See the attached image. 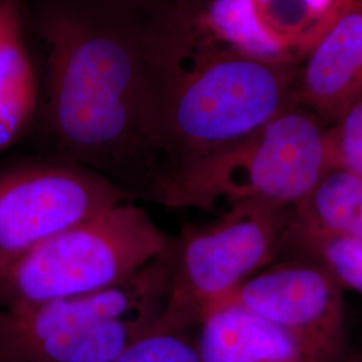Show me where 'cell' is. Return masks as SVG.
I'll return each instance as SVG.
<instances>
[{
    "mask_svg": "<svg viewBox=\"0 0 362 362\" xmlns=\"http://www.w3.org/2000/svg\"><path fill=\"white\" fill-rule=\"evenodd\" d=\"M348 362H362V353L361 354H358V356H354V357L350 358Z\"/></svg>",
    "mask_w": 362,
    "mask_h": 362,
    "instance_id": "obj_20",
    "label": "cell"
},
{
    "mask_svg": "<svg viewBox=\"0 0 362 362\" xmlns=\"http://www.w3.org/2000/svg\"><path fill=\"white\" fill-rule=\"evenodd\" d=\"M330 169H344L362 179V98L325 132Z\"/></svg>",
    "mask_w": 362,
    "mask_h": 362,
    "instance_id": "obj_17",
    "label": "cell"
},
{
    "mask_svg": "<svg viewBox=\"0 0 362 362\" xmlns=\"http://www.w3.org/2000/svg\"><path fill=\"white\" fill-rule=\"evenodd\" d=\"M113 362H200V357L189 330H177L141 337Z\"/></svg>",
    "mask_w": 362,
    "mask_h": 362,
    "instance_id": "obj_16",
    "label": "cell"
},
{
    "mask_svg": "<svg viewBox=\"0 0 362 362\" xmlns=\"http://www.w3.org/2000/svg\"><path fill=\"white\" fill-rule=\"evenodd\" d=\"M128 200L103 175L58 158L0 172V272L55 235Z\"/></svg>",
    "mask_w": 362,
    "mask_h": 362,
    "instance_id": "obj_7",
    "label": "cell"
},
{
    "mask_svg": "<svg viewBox=\"0 0 362 362\" xmlns=\"http://www.w3.org/2000/svg\"><path fill=\"white\" fill-rule=\"evenodd\" d=\"M168 279L165 250L127 282L103 291L0 306V360L113 362L152 333L165 305Z\"/></svg>",
    "mask_w": 362,
    "mask_h": 362,
    "instance_id": "obj_4",
    "label": "cell"
},
{
    "mask_svg": "<svg viewBox=\"0 0 362 362\" xmlns=\"http://www.w3.org/2000/svg\"><path fill=\"white\" fill-rule=\"evenodd\" d=\"M0 362H3V361H1V360H0Z\"/></svg>",
    "mask_w": 362,
    "mask_h": 362,
    "instance_id": "obj_23",
    "label": "cell"
},
{
    "mask_svg": "<svg viewBox=\"0 0 362 362\" xmlns=\"http://www.w3.org/2000/svg\"><path fill=\"white\" fill-rule=\"evenodd\" d=\"M362 98V7L350 0L310 50L293 101L338 121Z\"/></svg>",
    "mask_w": 362,
    "mask_h": 362,
    "instance_id": "obj_9",
    "label": "cell"
},
{
    "mask_svg": "<svg viewBox=\"0 0 362 362\" xmlns=\"http://www.w3.org/2000/svg\"><path fill=\"white\" fill-rule=\"evenodd\" d=\"M45 128L58 160L90 169L132 200L156 202L149 33L74 7L45 11Z\"/></svg>",
    "mask_w": 362,
    "mask_h": 362,
    "instance_id": "obj_1",
    "label": "cell"
},
{
    "mask_svg": "<svg viewBox=\"0 0 362 362\" xmlns=\"http://www.w3.org/2000/svg\"><path fill=\"white\" fill-rule=\"evenodd\" d=\"M119 1H124V3H125V1H133V0H119ZM134 1H136V0H134Z\"/></svg>",
    "mask_w": 362,
    "mask_h": 362,
    "instance_id": "obj_22",
    "label": "cell"
},
{
    "mask_svg": "<svg viewBox=\"0 0 362 362\" xmlns=\"http://www.w3.org/2000/svg\"><path fill=\"white\" fill-rule=\"evenodd\" d=\"M133 200L55 235L0 272V306L88 296L127 282L169 245Z\"/></svg>",
    "mask_w": 362,
    "mask_h": 362,
    "instance_id": "obj_5",
    "label": "cell"
},
{
    "mask_svg": "<svg viewBox=\"0 0 362 362\" xmlns=\"http://www.w3.org/2000/svg\"><path fill=\"white\" fill-rule=\"evenodd\" d=\"M204 34L250 55L288 62L290 50L259 21L254 0H209L191 18Z\"/></svg>",
    "mask_w": 362,
    "mask_h": 362,
    "instance_id": "obj_13",
    "label": "cell"
},
{
    "mask_svg": "<svg viewBox=\"0 0 362 362\" xmlns=\"http://www.w3.org/2000/svg\"><path fill=\"white\" fill-rule=\"evenodd\" d=\"M350 235L362 238V196L361 199H360L357 211H356V216H354V220H353L351 228H350Z\"/></svg>",
    "mask_w": 362,
    "mask_h": 362,
    "instance_id": "obj_19",
    "label": "cell"
},
{
    "mask_svg": "<svg viewBox=\"0 0 362 362\" xmlns=\"http://www.w3.org/2000/svg\"><path fill=\"white\" fill-rule=\"evenodd\" d=\"M221 302L236 303L281 327L321 362L342 360V297L322 266H275L251 276Z\"/></svg>",
    "mask_w": 362,
    "mask_h": 362,
    "instance_id": "obj_8",
    "label": "cell"
},
{
    "mask_svg": "<svg viewBox=\"0 0 362 362\" xmlns=\"http://www.w3.org/2000/svg\"><path fill=\"white\" fill-rule=\"evenodd\" d=\"M329 169L324 130L288 109L242 141L176 169L156 203L218 215L242 204L293 208Z\"/></svg>",
    "mask_w": 362,
    "mask_h": 362,
    "instance_id": "obj_3",
    "label": "cell"
},
{
    "mask_svg": "<svg viewBox=\"0 0 362 362\" xmlns=\"http://www.w3.org/2000/svg\"><path fill=\"white\" fill-rule=\"evenodd\" d=\"M299 248L318 259L338 284L362 294V238L350 233L327 235Z\"/></svg>",
    "mask_w": 362,
    "mask_h": 362,
    "instance_id": "obj_15",
    "label": "cell"
},
{
    "mask_svg": "<svg viewBox=\"0 0 362 362\" xmlns=\"http://www.w3.org/2000/svg\"><path fill=\"white\" fill-rule=\"evenodd\" d=\"M168 13L194 18L206 7L209 0H168Z\"/></svg>",
    "mask_w": 362,
    "mask_h": 362,
    "instance_id": "obj_18",
    "label": "cell"
},
{
    "mask_svg": "<svg viewBox=\"0 0 362 362\" xmlns=\"http://www.w3.org/2000/svg\"><path fill=\"white\" fill-rule=\"evenodd\" d=\"M361 196V177L344 169H329L294 207L287 242L300 247L327 235L350 233Z\"/></svg>",
    "mask_w": 362,
    "mask_h": 362,
    "instance_id": "obj_12",
    "label": "cell"
},
{
    "mask_svg": "<svg viewBox=\"0 0 362 362\" xmlns=\"http://www.w3.org/2000/svg\"><path fill=\"white\" fill-rule=\"evenodd\" d=\"M356 1H357V3H358V4L362 7V0H356Z\"/></svg>",
    "mask_w": 362,
    "mask_h": 362,
    "instance_id": "obj_21",
    "label": "cell"
},
{
    "mask_svg": "<svg viewBox=\"0 0 362 362\" xmlns=\"http://www.w3.org/2000/svg\"><path fill=\"white\" fill-rule=\"evenodd\" d=\"M294 207L235 206L211 224L170 236L167 299L155 332L189 330L285 247Z\"/></svg>",
    "mask_w": 362,
    "mask_h": 362,
    "instance_id": "obj_6",
    "label": "cell"
},
{
    "mask_svg": "<svg viewBox=\"0 0 362 362\" xmlns=\"http://www.w3.org/2000/svg\"><path fill=\"white\" fill-rule=\"evenodd\" d=\"M38 110V78L26 39V0H0V153L21 140Z\"/></svg>",
    "mask_w": 362,
    "mask_h": 362,
    "instance_id": "obj_11",
    "label": "cell"
},
{
    "mask_svg": "<svg viewBox=\"0 0 362 362\" xmlns=\"http://www.w3.org/2000/svg\"><path fill=\"white\" fill-rule=\"evenodd\" d=\"M197 329L200 362H321L285 330L233 302L211 308Z\"/></svg>",
    "mask_w": 362,
    "mask_h": 362,
    "instance_id": "obj_10",
    "label": "cell"
},
{
    "mask_svg": "<svg viewBox=\"0 0 362 362\" xmlns=\"http://www.w3.org/2000/svg\"><path fill=\"white\" fill-rule=\"evenodd\" d=\"M155 31L149 40L160 194L176 169L242 141L288 110L294 77L288 62L226 46L185 16L168 13Z\"/></svg>",
    "mask_w": 362,
    "mask_h": 362,
    "instance_id": "obj_2",
    "label": "cell"
},
{
    "mask_svg": "<svg viewBox=\"0 0 362 362\" xmlns=\"http://www.w3.org/2000/svg\"><path fill=\"white\" fill-rule=\"evenodd\" d=\"M350 0H254L263 27L293 50L309 49L324 37Z\"/></svg>",
    "mask_w": 362,
    "mask_h": 362,
    "instance_id": "obj_14",
    "label": "cell"
}]
</instances>
